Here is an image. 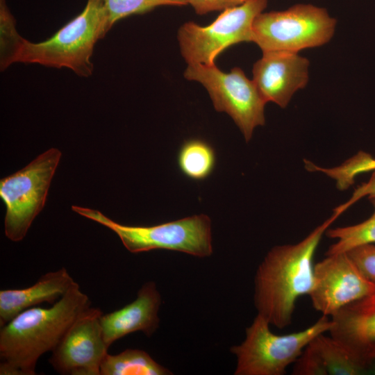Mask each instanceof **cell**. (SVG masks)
<instances>
[{
  "instance_id": "cell-5",
  "label": "cell",
  "mask_w": 375,
  "mask_h": 375,
  "mask_svg": "<svg viewBox=\"0 0 375 375\" xmlns=\"http://www.w3.org/2000/svg\"><path fill=\"white\" fill-rule=\"evenodd\" d=\"M269 325L257 314L246 328L244 340L231 347L237 358L235 375H284L316 336L329 331L333 322L322 315L306 329L282 335L272 333Z\"/></svg>"
},
{
  "instance_id": "cell-20",
  "label": "cell",
  "mask_w": 375,
  "mask_h": 375,
  "mask_svg": "<svg viewBox=\"0 0 375 375\" xmlns=\"http://www.w3.org/2000/svg\"><path fill=\"white\" fill-rule=\"evenodd\" d=\"M108 16L109 29L117 21L132 15L143 14L160 6H185V0H101Z\"/></svg>"
},
{
  "instance_id": "cell-8",
  "label": "cell",
  "mask_w": 375,
  "mask_h": 375,
  "mask_svg": "<svg viewBox=\"0 0 375 375\" xmlns=\"http://www.w3.org/2000/svg\"><path fill=\"white\" fill-rule=\"evenodd\" d=\"M183 75L206 89L215 109L233 119L247 142L256 127L265 125L267 102L241 68L235 67L225 73L215 64H188Z\"/></svg>"
},
{
  "instance_id": "cell-19",
  "label": "cell",
  "mask_w": 375,
  "mask_h": 375,
  "mask_svg": "<svg viewBox=\"0 0 375 375\" xmlns=\"http://www.w3.org/2000/svg\"><path fill=\"white\" fill-rule=\"evenodd\" d=\"M370 200L374 210L368 219L355 225L326 230L325 235L336 242L329 247L326 255L347 252L365 244H375V199Z\"/></svg>"
},
{
  "instance_id": "cell-23",
  "label": "cell",
  "mask_w": 375,
  "mask_h": 375,
  "mask_svg": "<svg viewBox=\"0 0 375 375\" xmlns=\"http://www.w3.org/2000/svg\"><path fill=\"white\" fill-rule=\"evenodd\" d=\"M359 272L375 283V244H365L346 252Z\"/></svg>"
},
{
  "instance_id": "cell-13",
  "label": "cell",
  "mask_w": 375,
  "mask_h": 375,
  "mask_svg": "<svg viewBox=\"0 0 375 375\" xmlns=\"http://www.w3.org/2000/svg\"><path fill=\"white\" fill-rule=\"evenodd\" d=\"M331 337L368 367L375 360V287L331 317Z\"/></svg>"
},
{
  "instance_id": "cell-17",
  "label": "cell",
  "mask_w": 375,
  "mask_h": 375,
  "mask_svg": "<svg viewBox=\"0 0 375 375\" xmlns=\"http://www.w3.org/2000/svg\"><path fill=\"white\" fill-rule=\"evenodd\" d=\"M310 344L320 356L330 375H360L368 374V367L357 359L344 346L331 335L316 336Z\"/></svg>"
},
{
  "instance_id": "cell-4",
  "label": "cell",
  "mask_w": 375,
  "mask_h": 375,
  "mask_svg": "<svg viewBox=\"0 0 375 375\" xmlns=\"http://www.w3.org/2000/svg\"><path fill=\"white\" fill-rule=\"evenodd\" d=\"M72 209L111 230L131 253L165 249L200 258L212 253L211 221L206 215L153 226H128L111 219L97 210L78 206H72Z\"/></svg>"
},
{
  "instance_id": "cell-22",
  "label": "cell",
  "mask_w": 375,
  "mask_h": 375,
  "mask_svg": "<svg viewBox=\"0 0 375 375\" xmlns=\"http://www.w3.org/2000/svg\"><path fill=\"white\" fill-rule=\"evenodd\" d=\"M292 374L327 375L326 368L320 356L310 342L294 362Z\"/></svg>"
},
{
  "instance_id": "cell-15",
  "label": "cell",
  "mask_w": 375,
  "mask_h": 375,
  "mask_svg": "<svg viewBox=\"0 0 375 375\" xmlns=\"http://www.w3.org/2000/svg\"><path fill=\"white\" fill-rule=\"evenodd\" d=\"M76 283L65 267L49 272L31 286L0 291V327L21 312L42 303L51 305L60 299Z\"/></svg>"
},
{
  "instance_id": "cell-18",
  "label": "cell",
  "mask_w": 375,
  "mask_h": 375,
  "mask_svg": "<svg viewBox=\"0 0 375 375\" xmlns=\"http://www.w3.org/2000/svg\"><path fill=\"white\" fill-rule=\"evenodd\" d=\"M177 162L181 172L186 177L202 181L212 173L216 165V153L212 147L205 140L189 139L180 147Z\"/></svg>"
},
{
  "instance_id": "cell-2",
  "label": "cell",
  "mask_w": 375,
  "mask_h": 375,
  "mask_svg": "<svg viewBox=\"0 0 375 375\" xmlns=\"http://www.w3.org/2000/svg\"><path fill=\"white\" fill-rule=\"evenodd\" d=\"M91 306L76 283L49 308H28L0 328V374L34 375L38 359L52 351L79 315Z\"/></svg>"
},
{
  "instance_id": "cell-1",
  "label": "cell",
  "mask_w": 375,
  "mask_h": 375,
  "mask_svg": "<svg viewBox=\"0 0 375 375\" xmlns=\"http://www.w3.org/2000/svg\"><path fill=\"white\" fill-rule=\"evenodd\" d=\"M342 213L333 214L295 244L275 246L266 254L254 277L253 302L258 314L279 329L292 320L297 299L313 285V258L326 230Z\"/></svg>"
},
{
  "instance_id": "cell-12",
  "label": "cell",
  "mask_w": 375,
  "mask_h": 375,
  "mask_svg": "<svg viewBox=\"0 0 375 375\" xmlns=\"http://www.w3.org/2000/svg\"><path fill=\"white\" fill-rule=\"evenodd\" d=\"M309 60L299 53L265 51L253 66V81L266 101L282 108L309 80Z\"/></svg>"
},
{
  "instance_id": "cell-14",
  "label": "cell",
  "mask_w": 375,
  "mask_h": 375,
  "mask_svg": "<svg viewBox=\"0 0 375 375\" xmlns=\"http://www.w3.org/2000/svg\"><path fill=\"white\" fill-rule=\"evenodd\" d=\"M161 296L153 281L144 283L136 299L120 309L102 314L100 323L106 344L136 331L151 337L158 328Z\"/></svg>"
},
{
  "instance_id": "cell-7",
  "label": "cell",
  "mask_w": 375,
  "mask_h": 375,
  "mask_svg": "<svg viewBox=\"0 0 375 375\" xmlns=\"http://www.w3.org/2000/svg\"><path fill=\"white\" fill-rule=\"evenodd\" d=\"M61 155L59 149L51 148L1 179L0 197L6 208L4 233L10 240H22L42 210Z\"/></svg>"
},
{
  "instance_id": "cell-24",
  "label": "cell",
  "mask_w": 375,
  "mask_h": 375,
  "mask_svg": "<svg viewBox=\"0 0 375 375\" xmlns=\"http://www.w3.org/2000/svg\"><path fill=\"white\" fill-rule=\"evenodd\" d=\"M375 170V158L362 151L345 160L339 166L341 177L347 181L353 182L360 174Z\"/></svg>"
},
{
  "instance_id": "cell-16",
  "label": "cell",
  "mask_w": 375,
  "mask_h": 375,
  "mask_svg": "<svg viewBox=\"0 0 375 375\" xmlns=\"http://www.w3.org/2000/svg\"><path fill=\"white\" fill-rule=\"evenodd\" d=\"M172 373L158 363L146 351L128 349L116 355L107 353L100 375H169Z\"/></svg>"
},
{
  "instance_id": "cell-9",
  "label": "cell",
  "mask_w": 375,
  "mask_h": 375,
  "mask_svg": "<svg viewBox=\"0 0 375 375\" xmlns=\"http://www.w3.org/2000/svg\"><path fill=\"white\" fill-rule=\"evenodd\" d=\"M268 0H248L223 10L213 22L201 26L194 22L181 26L177 39L181 53L188 64H215L217 57L231 45L252 42L255 18L264 11Z\"/></svg>"
},
{
  "instance_id": "cell-3",
  "label": "cell",
  "mask_w": 375,
  "mask_h": 375,
  "mask_svg": "<svg viewBox=\"0 0 375 375\" xmlns=\"http://www.w3.org/2000/svg\"><path fill=\"white\" fill-rule=\"evenodd\" d=\"M108 16L101 0H88L76 17L45 41L33 43L24 38L14 62L67 67L81 76L92 74L94 44L109 31Z\"/></svg>"
},
{
  "instance_id": "cell-6",
  "label": "cell",
  "mask_w": 375,
  "mask_h": 375,
  "mask_svg": "<svg viewBox=\"0 0 375 375\" xmlns=\"http://www.w3.org/2000/svg\"><path fill=\"white\" fill-rule=\"evenodd\" d=\"M336 24L326 8L298 3L283 10L260 13L253 23L252 42L262 52L299 53L327 44Z\"/></svg>"
},
{
  "instance_id": "cell-21",
  "label": "cell",
  "mask_w": 375,
  "mask_h": 375,
  "mask_svg": "<svg viewBox=\"0 0 375 375\" xmlns=\"http://www.w3.org/2000/svg\"><path fill=\"white\" fill-rule=\"evenodd\" d=\"M0 64L6 69L14 63L15 54L23 40L15 28V20L6 0H0Z\"/></svg>"
},
{
  "instance_id": "cell-11",
  "label": "cell",
  "mask_w": 375,
  "mask_h": 375,
  "mask_svg": "<svg viewBox=\"0 0 375 375\" xmlns=\"http://www.w3.org/2000/svg\"><path fill=\"white\" fill-rule=\"evenodd\" d=\"M375 283L366 279L346 252L326 255L314 265L308 294L312 307L332 317L348 304L369 294Z\"/></svg>"
},
{
  "instance_id": "cell-27",
  "label": "cell",
  "mask_w": 375,
  "mask_h": 375,
  "mask_svg": "<svg viewBox=\"0 0 375 375\" xmlns=\"http://www.w3.org/2000/svg\"><path fill=\"white\" fill-rule=\"evenodd\" d=\"M368 374H375V360L371 364Z\"/></svg>"
},
{
  "instance_id": "cell-10",
  "label": "cell",
  "mask_w": 375,
  "mask_h": 375,
  "mask_svg": "<svg viewBox=\"0 0 375 375\" xmlns=\"http://www.w3.org/2000/svg\"><path fill=\"white\" fill-rule=\"evenodd\" d=\"M103 312L91 306L83 310L67 331L49 360L62 375H100L101 362L108 353L100 323Z\"/></svg>"
},
{
  "instance_id": "cell-26",
  "label": "cell",
  "mask_w": 375,
  "mask_h": 375,
  "mask_svg": "<svg viewBox=\"0 0 375 375\" xmlns=\"http://www.w3.org/2000/svg\"><path fill=\"white\" fill-rule=\"evenodd\" d=\"M365 197H367L369 199H375V170L372 171V176L367 182L358 185L354 190L348 201L337 206L333 210L343 213L349 207Z\"/></svg>"
},
{
  "instance_id": "cell-25",
  "label": "cell",
  "mask_w": 375,
  "mask_h": 375,
  "mask_svg": "<svg viewBox=\"0 0 375 375\" xmlns=\"http://www.w3.org/2000/svg\"><path fill=\"white\" fill-rule=\"evenodd\" d=\"M198 15L225 10L244 3L248 0H185Z\"/></svg>"
}]
</instances>
